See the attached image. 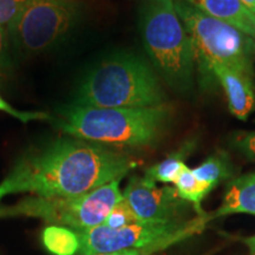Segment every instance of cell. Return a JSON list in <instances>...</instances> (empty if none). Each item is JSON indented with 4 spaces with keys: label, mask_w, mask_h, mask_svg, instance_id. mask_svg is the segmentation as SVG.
I'll return each instance as SVG.
<instances>
[{
    "label": "cell",
    "mask_w": 255,
    "mask_h": 255,
    "mask_svg": "<svg viewBox=\"0 0 255 255\" xmlns=\"http://www.w3.org/2000/svg\"><path fill=\"white\" fill-rule=\"evenodd\" d=\"M212 215L199 213L184 221H138L122 228L103 225L76 232L78 235L79 255L116 253L127 250H143L146 255L162 252L205 231Z\"/></svg>",
    "instance_id": "obj_6"
},
{
    "label": "cell",
    "mask_w": 255,
    "mask_h": 255,
    "mask_svg": "<svg viewBox=\"0 0 255 255\" xmlns=\"http://www.w3.org/2000/svg\"><path fill=\"white\" fill-rule=\"evenodd\" d=\"M0 111L11 115L21 123H28L31 121H52V116L44 111H19L7 103V101H5L1 96H0Z\"/></svg>",
    "instance_id": "obj_19"
},
{
    "label": "cell",
    "mask_w": 255,
    "mask_h": 255,
    "mask_svg": "<svg viewBox=\"0 0 255 255\" xmlns=\"http://www.w3.org/2000/svg\"><path fill=\"white\" fill-rule=\"evenodd\" d=\"M229 144L245 157L255 162V131H239L229 137Z\"/></svg>",
    "instance_id": "obj_18"
},
{
    "label": "cell",
    "mask_w": 255,
    "mask_h": 255,
    "mask_svg": "<svg viewBox=\"0 0 255 255\" xmlns=\"http://www.w3.org/2000/svg\"><path fill=\"white\" fill-rule=\"evenodd\" d=\"M143 46L162 79L186 95L193 88L195 51L174 0H145L139 11Z\"/></svg>",
    "instance_id": "obj_4"
},
{
    "label": "cell",
    "mask_w": 255,
    "mask_h": 255,
    "mask_svg": "<svg viewBox=\"0 0 255 255\" xmlns=\"http://www.w3.org/2000/svg\"><path fill=\"white\" fill-rule=\"evenodd\" d=\"M213 76L225 90L229 111L240 121H246L255 107L253 78L223 65L213 68Z\"/></svg>",
    "instance_id": "obj_10"
},
{
    "label": "cell",
    "mask_w": 255,
    "mask_h": 255,
    "mask_svg": "<svg viewBox=\"0 0 255 255\" xmlns=\"http://www.w3.org/2000/svg\"><path fill=\"white\" fill-rule=\"evenodd\" d=\"M135 222H138L135 213L128 205L127 201L122 199L111 209L108 218L105 219L103 226L109 228H122L124 226L131 225Z\"/></svg>",
    "instance_id": "obj_17"
},
{
    "label": "cell",
    "mask_w": 255,
    "mask_h": 255,
    "mask_svg": "<svg viewBox=\"0 0 255 255\" xmlns=\"http://www.w3.org/2000/svg\"><path fill=\"white\" fill-rule=\"evenodd\" d=\"M30 0H0V27L9 26Z\"/></svg>",
    "instance_id": "obj_20"
},
{
    "label": "cell",
    "mask_w": 255,
    "mask_h": 255,
    "mask_svg": "<svg viewBox=\"0 0 255 255\" xmlns=\"http://www.w3.org/2000/svg\"><path fill=\"white\" fill-rule=\"evenodd\" d=\"M200 9L209 17L227 23L246 33L255 37V14L240 0H183Z\"/></svg>",
    "instance_id": "obj_11"
},
{
    "label": "cell",
    "mask_w": 255,
    "mask_h": 255,
    "mask_svg": "<svg viewBox=\"0 0 255 255\" xmlns=\"http://www.w3.org/2000/svg\"><path fill=\"white\" fill-rule=\"evenodd\" d=\"M158 75L132 52L108 56L79 82L71 104L85 108H146L167 103Z\"/></svg>",
    "instance_id": "obj_3"
},
{
    "label": "cell",
    "mask_w": 255,
    "mask_h": 255,
    "mask_svg": "<svg viewBox=\"0 0 255 255\" xmlns=\"http://www.w3.org/2000/svg\"><path fill=\"white\" fill-rule=\"evenodd\" d=\"M251 255H255V253H252V254H251Z\"/></svg>",
    "instance_id": "obj_27"
},
{
    "label": "cell",
    "mask_w": 255,
    "mask_h": 255,
    "mask_svg": "<svg viewBox=\"0 0 255 255\" xmlns=\"http://www.w3.org/2000/svg\"><path fill=\"white\" fill-rule=\"evenodd\" d=\"M7 36L4 27H0V79L4 77L7 72L9 59H8V45Z\"/></svg>",
    "instance_id": "obj_21"
},
{
    "label": "cell",
    "mask_w": 255,
    "mask_h": 255,
    "mask_svg": "<svg viewBox=\"0 0 255 255\" xmlns=\"http://www.w3.org/2000/svg\"><path fill=\"white\" fill-rule=\"evenodd\" d=\"M218 251V248H215V250H213V251H210V252H208V253H205L203 255H213L215 253V252Z\"/></svg>",
    "instance_id": "obj_26"
},
{
    "label": "cell",
    "mask_w": 255,
    "mask_h": 255,
    "mask_svg": "<svg viewBox=\"0 0 255 255\" xmlns=\"http://www.w3.org/2000/svg\"><path fill=\"white\" fill-rule=\"evenodd\" d=\"M121 180L111 181L79 196L26 197L11 207H0V216L37 218L49 226H62L76 232L97 227L103 225L111 209L123 199Z\"/></svg>",
    "instance_id": "obj_7"
},
{
    "label": "cell",
    "mask_w": 255,
    "mask_h": 255,
    "mask_svg": "<svg viewBox=\"0 0 255 255\" xmlns=\"http://www.w3.org/2000/svg\"><path fill=\"white\" fill-rule=\"evenodd\" d=\"M175 9L186 27L195 51L201 76L214 78L213 68L223 65L253 78L252 53L254 41L252 37L209 17L183 0H174Z\"/></svg>",
    "instance_id": "obj_5"
},
{
    "label": "cell",
    "mask_w": 255,
    "mask_h": 255,
    "mask_svg": "<svg viewBox=\"0 0 255 255\" xmlns=\"http://www.w3.org/2000/svg\"><path fill=\"white\" fill-rule=\"evenodd\" d=\"M193 173L197 180L212 183L216 187L221 181L233 177L234 167L226 152L216 151L207 157L199 167L193 169Z\"/></svg>",
    "instance_id": "obj_16"
},
{
    "label": "cell",
    "mask_w": 255,
    "mask_h": 255,
    "mask_svg": "<svg viewBox=\"0 0 255 255\" xmlns=\"http://www.w3.org/2000/svg\"><path fill=\"white\" fill-rule=\"evenodd\" d=\"M255 215V173H250L231 180L226 188L221 206L214 213L213 219L231 214Z\"/></svg>",
    "instance_id": "obj_12"
},
{
    "label": "cell",
    "mask_w": 255,
    "mask_h": 255,
    "mask_svg": "<svg viewBox=\"0 0 255 255\" xmlns=\"http://www.w3.org/2000/svg\"><path fill=\"white\" fill-rule=\"evenodd\" d=\"M123 199L138 221L174 222L188 220L191 203L187 202L173 187H157L144 176H132L123 193Z\"/></svg>",
    "instance_id": "obj_9"
},
{
    "label": "cell",
    "mask_w": 255,
    "mask_h": 255,
    "mask_svg": "<svg viewBox=\"0 0 255 255\" xmlns=\"http://www.w3.org/2000/svg\"><path fill=\"white\" fill-rule=\"evenodd\" d=\"M41 242L52 255H76L81 248L77 233L62 226H47L44 228Z\"/></svg>",
    "instance_id": "obj_15"
},
{
    "label": "cell",
    "mask_w": 255,
    "mask_h": 255,
    "mask_svg": "<svg viewBox=\"0 0 255 255\" xmlns=\"http://www.w3.org/2000/svg\"><path fill=\"white\" fill-rule=\"evenodd\" d=\"M51 122L68 136L102 145L145 148L161 141L173 120L168 103L146 108H85L69 104Z\"/></svg>",
    "instance_id": "obj_2"
},
{
    "label": "cell",
    "mask_w": 255,
    "mask_h": 255,
    "mask_svg": "<svg viewBox=\"0 0 255 255\" xmlns=\"http://www.w3.org/2000/svg\"><path fill=\"white\" fill-rule=\"evenodd\" d=\"M241 240L247 245L248 248H250L251 254L255 253V235H253V237H250V238H244V239H241Z\"/></svg>",
    "instance_id": "obj_23"
},
{
    "label": "cell",
    "mask_w": 255,
    "mask_h": 255,
    "mask_svg": "<svg viewBox=\"0 0 255 255\" xmlns=\"http://www.w3.org/2000/svg\"><path fill=\"white\" fill-rule=\"evenodd\" d=\"M240 1L250 9L252 13L255 14V0H240Z\"/></svg>",
    "instance_id": "obj_24"
},
{
    "label": "cell",
    "mask_w": 255,
    "mask_h": 255,
    "mask_svg": "<svg viewBox=\"0 0 255 255\" xmlns=\"http://www.w3.org/2000/svg\"><path fill=\"white\" fill-rule=\"evenodd\" d=\"M77 0H30L8 26V34L19 52L39 55L55 47L76 25Z\"/></svg>",
    "instance_id": "obj_8"
},
{
    "label": "cell",
    "mask_w": 255,
    "mask_h": 255,
    "mask_svg": "<svg viewBox=\"0 0 255 255\" xmlns=\"http://www.w3.org/2000/svg\"><path fill=\"white\" fill-rule=\"evenodd\" d=\"M137 162L128 155L76 137H58L26 151L2 181L6 194L40 197L87 194L123 178Z\"/></svg>",
    "instance_id": "obj_1"
},
{
    "label": "cell",
    "mask_w": 255,
    "mask_h": 255,
    "mask_svg": "<svg viewBox=\"0 0 255 255\" xmlns=\"http://www.w3.org/2000/svg\"><path fill=\"white\" fill-rule=\"evenodd\" d=\"M195 146L196 142L193 141V139L183 143L176 151L171 152L163 161L158 162V163L146 169L144 177L150 181H154V182L174 183L177 175L180 174L181 169L184 165V159L191 154Z\"/></svg>",
    "instance_id": "obj_13"
},
{
    "label": "cell",
    "mask_w": 255,
    "mask_h": 255,
    "mask_svg": "<svg viewBox=\"0 0 255 255\" xmlns=\"http://www.w3.org/2000/svg\"><path fill=\"white\" fill-rule=\"evenodd\" d=\"M5 195H7V194H6V190H5V188L1 186V184H0V201L2 200V197H4Z\"/></svg>",
    "instance_id": "obj_25"
},
{
    "label": "cell",
    "mask_w": 255,
    "mask_h": 255,
    "mask_svg": "<svg viewBox=\"0 0 255 255\" xmlns=\"http://www.w3.org/2000/svg\"><path fill=\"white\" fill-rule=\"evenodd\" d=\"M174 184V188L176 189L180 197H182L183 200H186L187 202L194 206L196 214L203 212L202 208H201V203L210 191L215 188L214 184L197 180L193 173V169L187 167L186 164L181 169Z\"/></svg>",
    "instance_id": "obj_14"
},
{
    "label": "cell",
    "mask_w": 255,
    "mask_h": 255,
    "mask_svg": "<svg viewBox=\"0 0 255 255\" xmlns=\"http://www.w3.org/2000/svg\"><path fill=\"white\" fill-rule=\"evenodd\" d=\"M97 255H146V253L143 250H127L122 252H116V253H105Z\"/></svg>",
    "instance_id": "obj_22"
}]
</instances>
